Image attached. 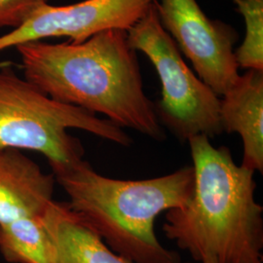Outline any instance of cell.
Here are the masks:
<instances>
[{
    "instance_id": "obj_1",
    "label": "cell",
    "mask_w": 263,
    "mask_h": 263,
    "mask_svg": "<svg viewBox=\"0 0 263 263\" xmlns=\"http://www.w3.org/2000/svg\"><path fill=\"white\" fill-rule=\"evenodd\" d=\"M16 48L25 78L48 97L154 141L166 139L126 30L107 29L79 43L32 41Z\"/></svg>"
},
{
    "instance_id": "obj_2",
    "label": "cell",
    "mask_w": 263,
    "mask_h": 263,
    "mask_svg": "<svg viewBox=\"0 0 263 263\" xmlns=\"http://www.w3.org/2000/svg\"><path fill=\"white\" fill-rule=\"evenodd\" d=\"M206 136L188 141L194 188L182 207L166 212L163 232L199 263H263V207L254 171Z\"/></svg>"
},
{
    "instance_id": "obj_3",
    "label": "cell",
    "mask_w": 263,
    "mask_h": 263,
    "mask_svg": "<svg viewBox=\"0 0 263 263\" xmlns=\"http://www.w3.org/2000/svg\"><path fill=\"white\" fill-rule=\"evenodd\" d=\"M73 210L114 253L134 263H177L178 253L160 243L154 231L159 215L182 207L194 188L185 166L152 179L126 180L100 175L82 161L55 177Z\"/></svg>"
},
{
    "instance_id": "obj_4",
    "label": "cell",
    "mask_w": 263,
    "mask_h": 263,
    "mask_svg": "<svg viewBox=\"0 0 263 263\" xmlns=\"http://www.w3.org/2000/svg\"><path fill=\"white\" fill-rule=\"evenodd\" d=\"M88 132L122 146L131 137L106 118L60 103L41 92L9 66L0 67V151L42 154L56 177L83 161L84 147L68 130Z\"/></svg>"
},
{
    "instance_id": "obj_5",
    "label": "cell",
    "mask_w": 263,
    "mask_h": 263,
    "mask_svg": "<svg viewBox=\"0 0 263 263\" xmlns=\"http://www.w3.org/2000/svg\"><path fill=\"white\" fill-rule=\"evenodd\" d=\"M127 34L132 47L149 59L159 76L161 100L155 109L160 123L182 142L201 135L209 139L221 135L220 97L185 64L161 25L155 4Z\"/></svg>"
},
{
    "instance_id": "obj_6",
    "label": "cell",
    "mask_w": 263,
    "mask_h": 263,
    "mask_svg": "<svg viewBox=\"0 0 263 263\" xmlns=\"http://www.w3.org/2000/svg\"><path fill=\"white\" fill-rule=\"evenodd\" d=\"M161 25L187 58L198 77L218 97L238 80L234 45L239 34L230 25L211 20L196 0H158Z\"/></svg>"
},
{
    "instance_id": "obj_7",
    "label": "cell",
    "mask_w": 263,
    "mask_h": 263,
    "mask_svg": "<svg viewBox=\"0 0 263 263\" xmlns=\"http://www.w3.org/2000/svg\"><path fill=\"white\" fill-rule=\"evenodd\" d=\"M158 0H84L76 4H43L21 27L0 36V52L44 38L83 42L107 29L128 31Z\"/></svg>"
},
{
    "instance_id": "obj_8",
    "label": "cell",
    "mask_w": 263,
    "mask_h": 263,
    "mask_svg": "<svg viewBox=\"0 0 263 263\" xmlns=\"http://www.w3.org/2000/svg\"><path fill=\"white\" fill-rule=\"evenodd\" d=\"M55 182L22 151H0V226L43 215L54 201Z\"/></svg>"
},
{
    "instance_id": "obj_9",
    "label": "cell",
    "mask_w": 263,
    "mask_h": 263,
    "mask_svg": "<svg viewBox=\"0 0 263 263\" xmlns=\"http://www.w3.org/2000/svg\"><path fill=\"white\" fill-rule=\"evenodd\" d=\"M219 119L222 131L241 137V165L262 174L263 70L247 69L220 97Z\"/></svg>"
},
{
    "instance_id": "obj_10",
    "label": "cell",
    "mask_w": 263,
    "mask_h": 263,
    "mask_svg": "<svg viewBox=\"0 0 263 263\" xmlns=\"http://www.w3.org/2000/svg\"><path fill=\"white\" fill-rule=\"evenodd\" d=\"M44 221L52 240L50 263H134L114 253L67 203L52 201Z\"/></svg>"
},
{
    "instance_id": "obj_11",
    "label": "cell",
    "mask_w": 263,
    "mask_h": 263,
    "mask_svg": "<svg viewBox=\"0 0 263 263\" xmlns=\"http://www.w3.org/2000/svg\"><path fill=\"white\" fill-rule=\"evenodd\" d=\"M44 215L0 226V254L10 263H50L52 240Z\"/></svg>"
},
{
    "instance_id": "obj_12",
    "label": "cell",
    "mask_w": 263,
    "mask_h": 263,
    "mask_svg": "<svg viewBox=\"0 0 263 263\" xmlns=\"http://www.w3.org/2000/svg\"><path fill=\"white\" fill-rule=\"evenodd\" d=\"M237 11L244 17L246 34L235 51L239 67L263 70V0H235Z\"/></svg>"
},
{
    "instance_id": "obj_13",
    "label": "cell",
    "mask_w": 263,
    "mask_h": 263,
    "mask_svg": "<svg viewBox=\"0 0 263 263\" xmlns=\"http://www.w3.org/2000/svg\"><path fill=\"white\" fill-rule=\"evenodd\" d=\"M48 0H0V28H18Z\"/></svg>"
},
{
    "instance_id": "obj_14",
    "label": "cell",
    "mask_w": 263,
    "mask_h": 263,
    "mask_svg": "<svg viewBox=\"0 0 263 263\" xmlns=\"http://www.w3.org/2000/svg\"><path fill=\"white\" fill-rule=\"evenodd\" d=\"M177 263H182V261H181V260H179V261H178Z\"/></svg>"
},
{
    "instance_id": "obj_15",
    "label": "cell",
    "mask_w": 263,
    "mask_h": 263,
    "mask_svg": "<svg viewBox=\"0 0 263 263\" xmlns=\"http://www.w3.org/2000/svg\"><path fill=\"white\" fill-rule=\"evenodd\" d=\"M232 1H233V2H234V1H235V0H232Z\"/></svg>"
},
{
    "instance_id": "obj_16",
    "label": "cell",
    "mask_w": 263,
    "mask_h": 263,
    "mask_svg": "<svg viewBox=\"0 0 263 263\" xmlns=\"http://www.w3.org/2000/svg\"><path fill=\"white\" fill-rule=\"evenodd\" d=\"M210 263H213V262H210Z\"/></svg>"
}]
</instances>
